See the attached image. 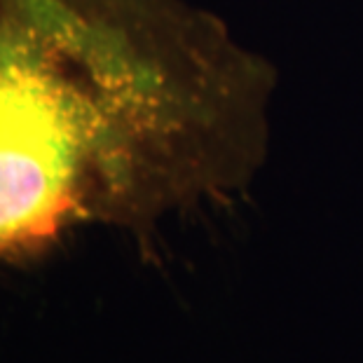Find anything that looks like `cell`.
Returning a JSON list of instances; mask_svg holds the SVG:
<instances>
[{
  "instance_id": "6da1fadb",
  "label": "cell",
  "mask_w": 363,
  "mask_h": 363,
  "mask_svg": "<svg viewBox=\"0 0 363 363\" xmlns=\"http://www.w3.org/2000/svg\"><path fill=\"white\" fill-rule=\"evenodd\" d=\"M272 75L185 0H0V265L249 179Z\"/></svg>"
}]
</instances>
